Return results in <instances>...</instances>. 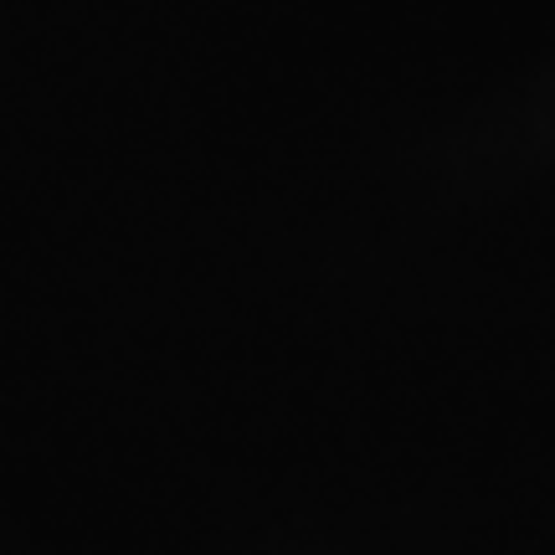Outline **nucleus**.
I'll use <instances>...</instances> for the list:
<instances>
[]
</instances>
